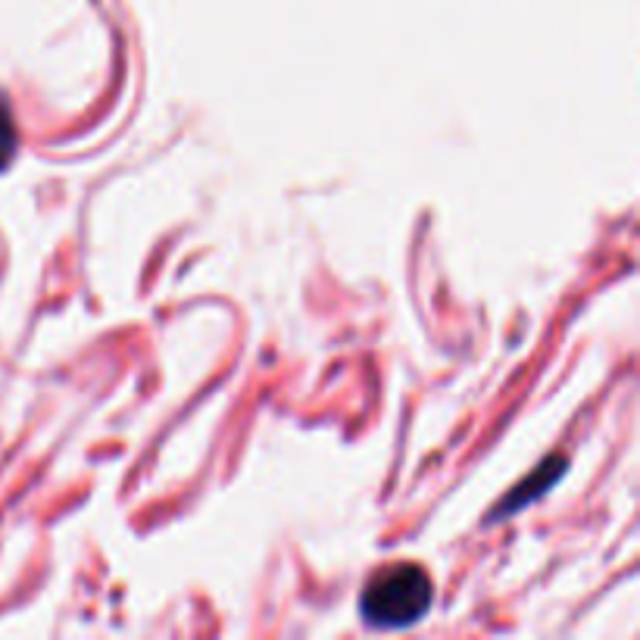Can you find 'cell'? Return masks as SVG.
Listing matches in <instances>:
<instances>
[{
    "label": "cell",
    "instance_id": "1",
    "mask_svg": "<svg viewBox=\"0 0 640 640\" xmlns=\"http://www.w3.org/2000/svg\"><path fill=\"white\" fill-rule=\"evenodd\" d=\"M435 603L431 575L422 566L400 563L375 572L360 593V616L378 631H403L428 616Z\"/></svg>",
    "mask_w": 640,
    "mask_h": 640
},
{
    "label": "cell",
    "instance_id": "2",
    "mask_svg": "<svg viewBox=\"0 0 640 640\" xmlns=\"http://www.w3.org/2000/svg\"><path fill=\"white\" fill-rule=\"evenodd\" d=\"M563 472H566V460H560V456H553L550 463H543V466L538 468V472H535V475H531L522 488H516V491L503 500V506L497 510V518L510 516L513 510H522V506H528L531 500H538V497H541V493L547 491V488H550V485L563 475Z\"/></svg>",
    "mask_w": 640,
    "mask_h": 640
},
{
    "label": "cell",
    "instance_id": "3",
    "mask_svg": "<svg viewBox=\"0 0 640 640\" xmlns=\"http://www.w3.org/2000/svg\"><path fill=\"white\" fill-rule=\"evenodd\" d=\"M16 148H20V128L13 120V106L0 95V173L13 163Z\"/></svg>",
    "mask_w": 640,
    "mask_h": 640
}]
</instances>
